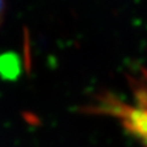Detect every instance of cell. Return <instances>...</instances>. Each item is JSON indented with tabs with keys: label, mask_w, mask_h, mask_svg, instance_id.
<instances>
[{
	"label": "cell",
	"mask_w": 147,
	"mask_h": 147,
	"mask_svg": "<svg viewBox=\"0 0 147 147\" xmlns=\"http://www.w3.org/2000/svg\"><path fill=\"white\" fill-rule=\"evenodd\" d=\"M4 16H5V0H0V25L3 24Z\"/></svg>",
	"instance_id": "cell-1"
}]
</instances>
